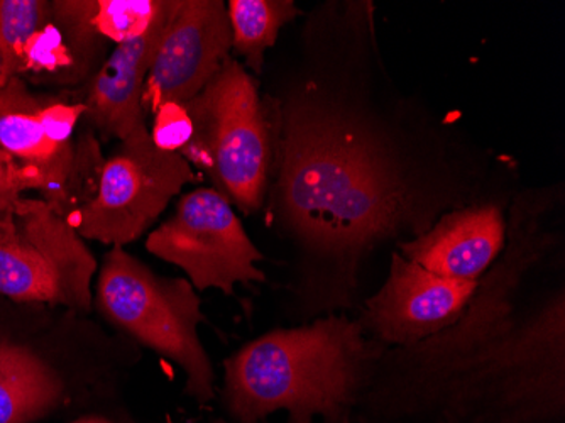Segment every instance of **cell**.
Wrapping results in <instances>:
<instances>
[{
  "instance_id": "cell-1",
  "label": "cell",
  "mask_w": 565,
  "mask_h": 423,
  "mask_svg": "<svg viewBox=\"0 0 565 423\" xmlns=\"http://www.w3.org/2000/svg\"><path fill=\"white\" fill-rule=\"evenodd\" d=\"M380 46L371 0L326 2L308 24L307 70L279 98L271 210L317 319L358 305L381 247L520 187L516 161L399 88Z\"/></svg>"
},
{
  "instance_id": "cell-2",
  "label": "cell",
  "mask_w": 565,
  "mask_h": 423,
  "mask_svg": "<svg viewBox=\"0 0 565 423\" xmlns=\"http://www.w3.org/2000/svg\"><path fill=\"white\" fill-rule=\"evenodd\" d=\"M562 181L520 189L507 246L459 319L377 361L361 412L384 422L558 423L565 416L564 279L539 282L564 251Z\"/></svg>"
},
{
  "instance_id": "cell-3",
  "label": "cell",
  "mask_w": 565,
  "mask_h": 423,
  "mask_svg": "<svg viewBox=\"0 0 565 423\" xmlns=\"http://www.w3.org/2000/svg\"><path fill=\"white\" fill-rule=\"evenodd\" d=\"M384 343L348 314L275 329L224 361L222 403L234 423H351L367 393Z\"/></svg>"
},
{
  "instance_id": "cell-4",
  "label": "cell",
  "mask_w": 565,
  "mask_h": 423,
  "mask_svg": "<svg viewBox=\"0 0 565 423\" xmlns=\"http://www.w3.org/2000/svg\"><path fill=\"white\" fill-rule=\"evenodd\" d=\"M95 305L110 324L185 373V393L199 405L215 399V371L199 336L202 302L186 278L158 275L113 246L104 257Z\"/></svg>"
},
{
  "instance_id": "cell-5",
  "label": "cell",
  "mask_w": 565,
  "mask_h": 423,
  "mask_svg": "<svg viewBox=\"0 0 565 423\" xmlns=\"http://www.w3.org/2000/svg\"><path fill=\"white\" fill-rule=\"evenodd\" d=\"M183 107L193 133L178 152L237 209L259 212L268 193L273 139L256 81L228 59L214 81Z\"/></svg>"
},
{
  "instance_id": "cell-6",
  "label": "cell",
  "mask_w": 565,
  "mask_h": 423,
  "mask_svg": "<svg viewBox=\"0 0 565 423\" xmlns=\"http://www.w3.org/2000/svg\"><path fill=\"white\" fill-rule=\"evenodd\" d=\"M97 261L65 215L19 197L0 212V295L88 311Z\"/></svg>"
},
{
  "instance_id": "cell-7",
  "label": "cell",
  "mask_w": 565,
  "mask_h": 423,
  "mask_svg": "<svg viewBox=\"0 0 565 423\" xmlns=\"http://www.w3.org/2000/svg\"><path fill=\"white\" fill-rule=\"evenodd\" d=\"M180 152L158 148L141 124L104 163L94 195L66 214L82 240L126 246L160 219L168 203L196 180Z\"/></svg>"
},
{
  "instance_id": "cell-8",
  "label": "cell",
  "mask_w": 565,
  "mask_h": 423,
  "mask_svg": "<svg viewBox=\"0 0 565 423\" xmlns=\"http://www.w3.org/2000/svg\"><path fill=\"white\" fill-rule=\"evenodd\" d=\"M152 256L182 269L193 288L233 295L236 285L265 283V260L243 222L215 189H196L178 200L168 221L148 235Z\"/></svg>"
},
{
  "instance_id": "cell-9",
  "label": "cell",
  "mask_w": 565,
  "mask_h": 423,
  "mask_svg": "<svg viewBox=\"0 0 565 423\" xmlns=\"http://www.w3.org/2000/svg\"><path fill=\"white\" fill-rule=\"evenodd\" d=\"M233 50L227 6L222 0H177L142 92V110L183 105L207 87Z\"/></svg>"
},
{
  "instance_id": "cell-10",
  "label": "cell",
  "mask_w": 565,
  "mask_h": 423,
  "mask_svg": "<svg viewBox=\"0 0 565 423\" xmlns=\"http://www.w3.org/2000/svg\"><path fill=\"white\" fill-rule=\"evenodd\" d=\"M476 288L427 272L393 251L386 279L364 302L358 320L366 336L386 348H406L452 326Z\"/></svg>"
},
{
  "instance_id": "cell-11",
  "label": "cell",
  "mask_w": 565,
  "mask_h": 423,
  "mask_svg": "<svg viewBox=\"0 0 565 423\" xmlns=\"http://www.w3.org/2000/svg\"><path fill=\"white\" fill-rule=\"evenodd\" d=\"M520 189L500 190L452 210L425 234L396 244L395 250L435 275L479 285L507 246L508 209Z\"/></svg>"
},
{
  "instance_id": "cell-12",
  "label": "cell",
  "mask_w": 565,
  "mask_h": 423,
  "mask_svg": "<svg viewBox=\"0 0 565 423\" xmlns=\"http://www.w3.org/2000/svg\"><path fill=\"white\" fill-rule=\"evenodd\" d=\"M174 0L160 2L157 14L141 36L117 44L88 92L87 116L104 138L126 139L145 124L142 92L154 56L173 14Z\"/></svg>"
},
{
  "instance_id": "cell-13",
  "label": "cell",
  "mask_w": 565,
  "mask_h": 423,
  "mask_svg": "<svg viewBox=\"0 0 565 423\" xmlns=\"http://www.w3.org/2000/svg\"><path fill=\"white\" fill-rule=\"evenodd\" d=\"M44 105L19 76L0 87V149L43 173L41 199L65 215L76 155L72 145H55L44 135L40 119Z\"/></svg>"
},
{
  "instance_id": "cell-14",
  "label": "cell",
  "mask_w": 565,
  "mask_h": 423,
  "mask_svg": "<svg viewBox=\"0 0 565 423\" xmlns=\"http://www.w3.org/2000/svg\"><path fill=\"white\" fill-rule=\"evenodd\" d=\"M66 384L43 356L0 339V423H36L65 403Z\"/></svg>"
},
{
  "instance_id": "cell-15",
  "label": "cell",
  "mask_w": 565,
  "mask_h": 423,
  "mask_svg": "<svg viewBox=\"0 0 565 423\" xmlns=\"http://www.w3.org/2000/svg\"><path fill=\"white\" fill-rule=\"evenodd\" d=\"M227 14L233 50L243 56L247 68L262 75L266 51L275 46L281 28L300 15V9L291 0H231Z\"/></svg>"
},
{
  "instance_id": "cell-16",
  "label": "cell",
  "mask_w": 565,
  "mask_h": 423,
  "mask_svg": "<svg viewBox=\"0 0 565 423\" xmlns=\"http://www.w3.org/2000/svg\"><path fill=\"white\" fill-rule=\"evenodd\" d=\"M51 6L41 0H0V47L14 75L25 70V50L47 25Z\"/></svg>"
},
{
  "instance_id": "cell-17",
  "label": "cell",
  "mask_w": 565,
  "mask_h": 423,
  "mask_svg": "<svg viewBox=\"0 0 565 423\" xmlns=\"http://www.w3.org/2000/svg\"><path fill=\"white\" fill-rule=\"evenodd\" d=\"M158 8H160L158 0L97 2V15H94V24L97 25L100 33L117 41V44L124 43V41L141 36L148 30Z\"/></svg>"
},
{
  "instance_id": "cell-18",
  "label": "cell",
  "mask_w": 565,
  "mask_h": 423,
  "mask_svg": "<svg viewBox=\"0 0 565 423\" xmlns=\"http://www.w3.org/2000/svg\"><path fill=\"white\" fill-rule=\"evenodd\" d=\"M193 126L185 107L168 104L157 113V123L151 130L152 141L167 151H180L192 138Z\"/></svg>"
},
{
  "instance_id": "cell-19",
  "label": "cell",
  "mask_w": 565,
  "mask_h": 423,
  "mask_svg": "<svg viewBox=\"0 0 565 423\" xmlns=\"http://www.w3.org/2000/svg\"><path fill=\"white\" fill-rule=\"evenodd\" d=\"M44 184L41 171L21 163L0 149V200H15L31 190L43 193Z\"/></svg>"
},
{
  "instance_id": "cell-20",
  "label": "cell",
  "mask_w": 565,
  "mask_h": 423,
  "mask_svg": "<svg viewBox=\"0 0 565 423\" xmlns=\"http://www.w3.org/2000/svg\"><path fill=\"white\" fill-rule=\"evenodd\" d=\"M85 113H87L85 104L68 105L56 102V104L44 105L40 114L44 135L55 145H70L73 129Z\"/></svg>"
},
{
  "instance_id": "cell-21",
  "label": "cell",
  "mask_w": 565,
  "mask_h": 423,
  "mask_svg": "<svg viewBox=\"0 0 565 423\" xmlns=\"http://www.w3.org/2000/svg\"><path fill=\"white\" fill-rule=\"evenodd\" d=\"M65 47L58 31L47 24L36 34L25 50V70H53L66 63Z\"/></svg>"
},
{
  "instance_id": "cell-22",
  "label": "cell",
  "mask_w": 565,
  "mask_h": 423,
  "mask_svg": "<svg viewBox=\"0 0 565 423\" xmlns=\"http://www.w3.org/2000/svg\"><path fill=\"white\" fill-rule=\"evenodd\" d=\"M14 75L11 63H9L8 56H6L4 50L0 47V87H4Z\"/></svg>"
},
{
  "instance_id": "cell-23",
  "label": "cell",
  "mask_w": 565,
  "mask_h": 423,
  "mask_svg": "<svg viewBox=\"0 0 565 423\" xmlns=\"http://www.w3.org/2000/svg\"><path fill=\"white\" fill-rule=\"evenodd\" d=\"M70 423H117L116 420L109 419V416L104 415H85L81 416V419L73 420Z\"/></svg>"
},
{
  "instance_id": "cell-24",
  "label": "cell",
  "mask_w": 565,
  "mask_h": 423,
  "mask_svg": "<svg viewBox=\"0 0 565 423\" xmlns=\"http://www.w3.org/2000/svg\"><path fill=\"white\" fill-rule=\"evenodd\" d=\"M11 202L12 200H0V212H2V210H4Z\"/></svg>"
},
{
  "instance_id": "cell-25",
  "label": "cell",
  "mask_w": 565,
  "mask_h": 423,
  "mask_svg": "<svg viewBox=\"0 0 565 423\" xmlns=\"http://www.w3.org/2000/svg\"><path fill=\"white\" fill-rule=\"evenodd\" d=\"M209 423H234V422H231V420L217 419V420H212V422H209Z\"/></svg>"
}]
</instances>
